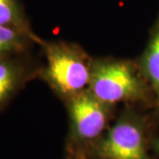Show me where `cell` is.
I'll use <instances>...</instances> for the list:
<instances>
[{
  "label": "cell",
  "mask_w": 159,
  "mask_h": 159,
  "mask_svg": "<svg viewBox=\"0 0 159 159\" xmlns=\"http://www.w3.org/2000/svg\"><path fill=\"white\" fill-rule=\"evenodd\" d=\"M0 25L16 29L30 35H36L19 0H0Z\"/></svg>",
  "instance_id": "ba28073f"
},
{
  "label": "cell",
  "mask_w": 159,
  "mask_h": 159,
  "mask_svg": "<svg viewBox=\"0 0 159 159\" xmlns=\"http://www.w3.org/2000/svg\"><path fill=\"white\" fill-rule=\"evenodd\" d=\"M43 51L45 65L39 76L66 102L89 87L93 60L80 46L66 42L38 43Z\"/></svg>",
  "instance_id": "6da1fadb"
},
{
  "label": "cell",
  "mask_w": 159,
  "mask_h": 159,
  "mask_svg": "<svg viewBox=\"0 0 159 159\" xmlns=\"http://www.w3.org/2000/svg\"><path fill=\"white\" fill-rule=\"evenodd\" d=\"M154 148L157 150V152L159 154V139L156 140V141L154 142Z\"/></svg>",
  "instance_id": "9c48e42d"
},
{
  "label": "cell",
  "mask_w": 159,
  "mask_h": 159,
  "mask_svg": "<svg viewBox=\"0 0 159 159\" xmlns=\"http://www.w3.org/2000/svg\"><path fill=\"white\" fill-rule=\"evenodd\" d=\"M138 64L159 104V13L147 47Z\"/></svg>",
  "instance_id": "8992f818"
},
{
  "label": "cell",
  "mask_w": 159,
  "mask_h": 159,
  "mask_svg": "<svg viewBox=\"0 0 159 159\" xmlns=\"http://www.w3.org/2000/svg\"><path fill=\"white\" fill-rule=\"evenodd\" d=\"M37 35H30L20 30L0 25V59L26 55L34 44H38Z\"/></svg>",
  "instance_id": "52a82bcc"
},
{
  "label": "cell",
  "mask_w": 159,
  "mask_h": 159,
  "mask_svg": "<svg viewBox=\"0 0 159 159\" xmlns=\"http://www.w3.org/2000/svg\"><path fill=\"white\" fill-rule=\"evenodd\" d=\"M73 159H87V158H86V156H84L83 154L77 153L76 154V156H75Z\"/></svg>",
  "instance_id": "30bf717a"
},
{
  "label": "cell",
  "mask_w": 159,
  "mask_h": 159,
  "mask_svg": "<svg viewBox=\"0 0 159 159\" xmlns=\"http://www.w3.org/2000/svg\"><path fill=\"white\" fill-rule=\"evenodd\" d=\"M148 145L143 119L128 111L91 146L89 154L94 159H151Z\"/></svg>",
  "instance_id": "3957f363"
},
{
  "label": "cell",
  "mask_w": 159,
  "mask_h": 159,
  "mask_svg": "<svg viewBox=\"0 0 159 159\" xmlns=\"http://www.w3.org/2000/svg\"><path fill=\"white\" fill-rule=\"evenodd\" d=\"M73 149L81 153L105 134L112 117L113 106L96 97L89 89L66 101Z\"/></svg>",
  "instance_id": "277c9868"
},
{
  "label": "cell",
  "mask_w": 159,
  "mask_h": 159,
  "mask_svg": "<svg viewBox=\"0 0 159 159\" xmlns=\"http://www.w3.org/2000/svg\"><path fill=\"white\" fill-rule=\"evenodd\" d=\"M40 69L34 66L27 54L0 59V111Z\"/></svg>",
  "instance_id": "5b68a950"
},
{
  "label": "cell",
  "mask_w": 159,
  "mask_h": 159,
  "mask_svg": "<svg viewBox=\"0 0 159 159\" xmlns=\"http://www.w3.org/2000/svg\"><path fill=\"white\" fill-rule=\"evenodd\" d=\"M89 90L114 107L119 102H146L151 89L138 63L101 58L93 60Z\"/></svg>",
  "instance_id": "7a4b0ae2"
}]
</instances>
